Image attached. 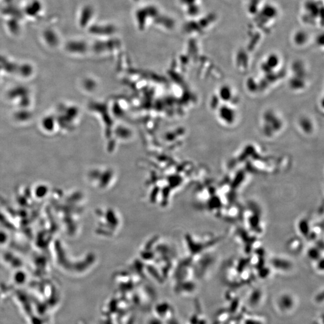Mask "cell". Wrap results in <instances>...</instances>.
I'll use <instances>...</instances> for the list:
<instances>
[{
    "mask_svg": "<svg viewBox=\"0 0 324 324\" xmlns=\"http://www.w3.org/2000/svg\"><path fill=\"white\" fill-rule=\"evenodd\" d=\"M42 4L38 0H33L26 7L25 11L26 14L29 16H34L38 14L41 11Z\"/></svg>",
    "mask_w": 324,
    "mask_h": 324,
    "instance_id": "cell-1",
    "label": "cell"
},
{
    "mask_svg": "<svg viewBox=\"0 0 324 324\" xmlns=\"http://www.w3.org/2000/svg\"><path fill=\"white\" fill-rule=\"evenodd\" d=\"M43 39L48 45L55 46L58 43V38L56 33L52 30H46L43 32Z\"/></svg>",
    "mask_w": 324,
    "mask_h": 324,
    "instance_id": "cell-2",
    "label": "cell"
}]
</instances>
